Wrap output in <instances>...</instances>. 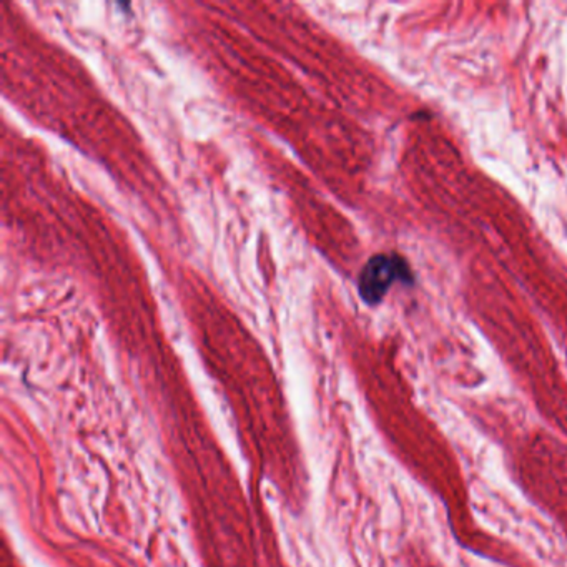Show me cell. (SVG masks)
<instances>
[{
    "instance_id": "1",
    "label": "cell",
    "mask_w": 567,
    "mask_h": 567,
    "mask_svg": "<svg viewBox=\"0 0 567 567\" xmlns=\"http://www.w3.org/2000/svg\"><path fill=\"white\" fill-rule=\"evenodd\" d=\"M397 280H411L407 263L397 255L373 256L359 274V294L365 302L376 304Z\"/></svg>"
}]
</instances>
